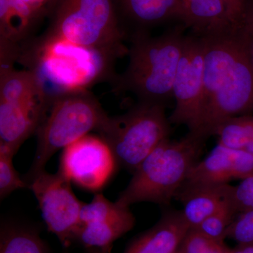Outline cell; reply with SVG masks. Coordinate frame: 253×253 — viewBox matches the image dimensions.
<instances>
[{
  "label": "cell",
  "instance_id": "obj_2",
  "mask_svg": "<svg viewBox=\"0 0 253 253\" xmlns=\"http://www.w3.org/2000/svg\"><path fill=\"white\" fill-rule=\"evenodd\" d=\"M118 59L107 51L42 33L20 47L16 63L34 73L49 99L101 83L112 84Z\"/></svg>",
  "mask_w": 253,
  "mask_h": 253
},
{
  "label": "cell",
  "instance_id": "obj_17",
  "mask_svg": "<svg viewBox=\"0 0 253 253\" xmlns=\"http://www.w3.org/2000/svg\"><path fill=\"white\" fill-rule=\"evenodd\" d=\"M183 24L191 33L201 36L232 26L223 0H181Z\"/></svg>",
  "mask_w": 253,
  "mask_h": 253
},
{
  "label": "cell",
  "instance_id": "obj_23",
  "mask_svg": "<svg viewBox=\"0 0 253 253\" xmlns=\"http://www.w3.org/2000/svg\"><path fill=\"white\" fill-rule=\"evenodd\" d=\"M225 237L238 244H253V209L236 215L228 228Z\"/></svg>",
  "mask_w": 253,
  "mask_h": 253
},
{
  "label": "cell",
  "instance_id": "obj_3",
  "mask_svg": "<svg viewBox=\"0 0 253 253\" xmlns=\"http://www.w3.org/2000/svg\"><path fill=\"white\" fill-rule=\"evenodd\" d=\"M185 25H177L160 36L140 32L129 38V62L111 84L118 94L131 93L138 101L167 106L185 38Z\"/></svg>",
  "mask_w": 253,
  "mask_h": 253
},
{
  "label": "cell",
  "instance_id": "obj_10",
  "mask_svg": "<svg viewBox=\"0 0 253 253\" xmlns=\"http://www.w3.org/2000/svg\"><path fill=\"white\" fill-rule=\"evenodd\" d=\"M118 164L101 136L86 134L63 149L59 172L81 189L99 193L109 182Z\"/></svg>",
  "mask_w": 253,
  "mask_h": 253
},
{
  "label": "cell",
  "instance_id": "obj_21",
  "mask_svg": "<svg viewBox=\"0 0 253 253\" xmlns=\"http://www.w3.org/2000/svg\"><path fill=\"white\" fill-rule=\"evenodd\" d=\"M11 154L6 149L0 148V198L3 200L16 190L29 189L30 184L20 177L14 168Z\"/></svg>",
  "mask_w": 253,
  "mask_h": 253
},
{
  "label": "cell",
  "instance_id": "obj_6",
  "mask_svg": "<svg viewBox=\"0 0 253 253\" xmlns=\"http://www.w3.org/2000/svg\"><path fill=\"white\" fill-rule=\"evenodd\" d=\"M107 113L89 90L56 95L48 100L44 117L37 129V150L25 180L29 181L44 170L46 163L59 149L97 131Z\"/></svg>",
  "mask_w": 253,
  "mask_h": 253
},
{
  "label": "cell",
  "instance_id": "obj_9",
  "mask_svg": "<svg viewBox=\"0 0 253 253\" xmlns=\"http://www.w3.org/2000/svg\"><path fill=\"white\" fill-rule=\"evenodd\" d=\"M71 182L59 171L51 174L45 169L29 181L47 229L64 247L76 241L84 204L73 193Z\"/></svg>",
  "mask_w": 253,
  "mask_h": 253
},
{
  "label": "cell",
  "instance_id": "obj_19",
  "mask_svg": "<svg viewBox=\"0 0 253 253\" xmlns=\"http://www.w3.org/2000/svg\"><path fill=\"white\" fill-rule=\"evenodd\" d=\"M213 136L219 138L218 144L253 156V114L226 120L216 128Z\"/></svg>",
  "mask_w": 253,
  "mask_h": 253
},
{
  "label": "cell",
  "instance_id": "obj_26",
  "mask_svg": "<svg viewBox=\"0 0 253 253\" xmlns=\"http://www.w3.org/2000/svg\"><path fill=\"white\" fill-rule=\"evenodd\" d=\"M227 9L228 15L233 27L239 24L248 0H223Z\"/></svg>",
  "mask_w": 253,
  "mask_h": 253
},
{
  "label": "cell",
  "instance_id": "obj_11",
  "mask_svg": "<svg viewBox=\"0 0 253 253\" xmlns=\"http://www.w3.org/2000/svg\"><path fill=\"white\" fill-rule=\"evenodd\" d=\"M80 223L76 241L86 249L111 253L113 243L134 228L135 217L129 207L96 193L90 203L83 205Z\"/></svg>",
  "mask_w": 253,
  "mask_h": 253
},
{
  "label": "cell",
  "instance_id": "obj_22",
  "mask_svg": "<svg viewBox=\"0 0 253 253\" xmlns=\"http://www.w3.org/2000/svg\"><path fill=\"white\" fill-rule=\"evenodd\" d=\"M179 253H231L224 241L205 236L197 229H190L179 248Z\"/></svg>",
  "mask_w": 253,
  "mask_h": 253
},
{
  "label": "cell",
  "instance_id": "obj_24",
  "mask_svg": "<svg viewBox=\"0 0 253 253\" xmlns=\"http://www.w3.org/2000/svg\"><path fill=\"white\" fill-rule=\"evenodd\" d=\"M231 201L238 214L253 209V175L232 186Z\"/></svg>",
  "mask_w": 253,
  "mask_h": 253
},
{
  "label": "cell",
  "instance_id": "obj_18",
  "mask_svg": "<svg viewBox=\"0 0 253 253\" xmlns=\"http://www.w3.org/2000/svg\"><path fill=\"white\" fill-rule=\"evenodd\" d=\"M0 253H49V248L36 229L3 223L0 229Z\"/></svg>",
  "mask_w": 253,
  "mask_h": 253
},
{
  "label": "cell",
  "instance_id": "obj_4",
  "mask_svg": "<svg viewBox=\"0 0 253 253\" xmlns=\"http://www.w3.org/2000/svg\"><path fill=\"white\" fill-rule=\"evenodd\" d=\"M208 138L189 131L179 140L163 141L136 168L116 202L126 207L142 202L168 206L199 162Z\"/></svg>",
  "mask_w": 253,
  "mask_h": 253
},
{
  "label": "cell",
  "instance_id": "obj_8",
  "mask_svg": "<svg viewBox=\"0 0 253 253\" xmlns=\"http://www.w3.org/2000/svg\"><path fill=\"white\" fill-rule=\"evenodd\" d=\"M172 90L175 107L169 116V122L185 126L191 132H201L204 45L201 37L194 33L186 35L184 38Z\"/></svg>",
  "mask_w": 253,
  "mask_h": 253
},
{
  "label": "cell",
  "instance_id": "obj_12",
  "mask_svg": "<svg viewBox=\"0 0 253 253\" xmlns=\"http://www.w3.org/2000/svg\"><path fill=\"white\" fill-rule=\"evenodd\" d=\"M47 108V95L43 91L0 100V148L16 154L36 133Z\"/></svg>",
  "mask_w": 253,
  "mask_h": 253
},
{
  "label": "cell",
  "instance_id": "obj_30",
  "mask_svg": "<svg viewBox=\"0 0 253 253\" xmlns=\"http://www.w3.org/2000/svg\"><path fill=\"white\" fill-rule=\"evenodd\" d=\"M94 253H103L99 252V251H96V252H95Z\"/></svg>",
  "mask_w": 253,
  "mask_h": 253
},
{
  "label": "cell",
  "instance_id": "obj_25",
  "mask_svg": "<svg viewBox=\"0 0 253 253\" xmlns=\"http://www.w3.org/2000/svg\"><path fill=\"white\" fill-rule=\"evenodd\" d=\"M31 10L40 21L44 16H49L57 0H19Z\"/></svg>",
  "mask_w": 253,
  "mask_h": 253
},
{
  "label": "cell",
  "instance_id": "obj_27",
  "mask_svg": "<svg viewBox=\"0 0 253 253\" xmlns=\"http://www.w3.org/2000/svg\"><path fill=\"white\" fill-rule=\"evenodd\" d=\"M235 28L244 33L253 32V0H248L239 24Z\"/></svg>",
  "mask_w": 253,
  "mask_h": 253
},
{
  "label": "cell",
  "instance_id": "obj_28",
  "mask_svg": "<svg viewBox=\"0 0 253 253\" xmlns=\"http://www.w3.org/2000/svg\"><path fill=\"white\" fill-rule=\"evenodd\" d=\"M231 253H253V244H238L231 249Z\"/></svg>",
  "mask_w": 253,
  "mask_h": 253
},
{
  "label": "cell",
  "instance_id": "obj_29",
  "mask_svg": "<svg viewBox=\"0 0 253 253\" xmlns=\"http://www.w3.org/2000/svg\"><path fill=\"white\" fill-rule=\"evenodd\" d=\"M249 51H250V56H251V61H252L253 65V38H251V41H250Z\"/></svg>",
  "mask_w": 253,
  "mask_h": 253
},
{
  "label": "cell",
  "instance_id": "obj_7",
  "mask_svg": "<svg viewBox=\"0 0 253 253\" xmlns=\"http://www.w3.org/2000/svg\"><path fill=\"white\" fill-rule=\"evenodd\" d=\"M166 109L165 105L138 101L123 114L108 116L97 131L118 166L133 174L158 145L169 139L171 123Z\"/></svg>",
  "mask_w": 253,
  "mask_h": 253
},
{
  "label": "cell",
  "instance_id": "obj_5",
  "mask_svg": "<svg viewBox=\"0 0 253 253\" xmlns=\"http://www.w3.org/2000/svg\"><path fill=\"white\" fill-rule=\"evenodd\" d=\"M43 34L127 56L129 46L114 0H57Z\"/></svg>",
  "mask_w": 253,
  "mask_h": 253
},
{
  "label": "cell",
  "instance_id": "obj_13",
  "mask_svg": "<svg viewBox=\"0 0 253 253\" xmlns=\"http://www.w3.org/2000/svg\"><path fill=\"white\" fill-rule=\"evenodd\" d=\"M253 175V156L217 144L191 168L182 186L219 185Z\"/></svg>",
  "mask_w": 253,
  "mask_h": 253
},
{
  "label": "cell",
  "instance_id": "obj_1",
  "mask_svg": "<svg viewBox=\"0 0 253 253\" xmlns=\"http://www.w3.org/2000/svg\"><path fill=\"white\" fill-rule=\"evenodd\" d=\"M199 36L204 45L201 132L211 137L226 120L253 114L251 38L233 26Z\"/></svg>",
  "mask_w": 253,
  "mask_h": 253
},
{
  "label": "cell",
  "instance_id": "obj_31",
  "mask_svg": "<svg viewBox=\"0 0 253 253\" xmlns=\"http://www.w3.org/2000/svg\"><path fill=\"white\" fill-rule=\"evenodd\" d=\"M178 253V252H177V253Z\"/></svg>",
  "mask_w": 253,
  "mask_h": 253
},
{
  "label": "cell",
  "instance_id": "obj_14",
  "mask_svg": "<svg viewBox=\"0 0 253 253\" xmlns=\"http://www.w3.org/2000/svg\"><path fill=\"white\" fill-rule=\"evenodd\" d=\"M181 211H168L129 243L124 253H176L190 230Z\"/></svg>",
  "mask_w": 253,
  "mask_h": 253
},
{
  "label": "cell",
  "instance_id": "obj_20",
  "mask_svg": "<svg viewBox=\"0 0 253 253\" xmlns=\"http://www.w3.org/2000/svg\"><path fill=\"white\" fill-rule=\"evenodd\" d=\"M237 214L230 199L195 229L211 239L224 241L226 231Z\"/></svg>",
  "mask_w": 253,
  "mask_h": 253
},
{
  "label": "cell",
  "instance_id": "obj_15",
  "mask_svg": "<svg viewBox=\"0 0 253 253\" xmlns=\"http://www.w3.org/2000/svg\"><path fill=\"white\" fill-rule=\"evenodd\" d=\"M114 1L118 14L121 13L134 25L128 38L134 33H150V28L153 26L169 21L178 20L182 23L184 21L181 0H114Z\"/></svg>",
  "mask_w": 253,
  "mask_h": 253
},
{
  "label": "cell",
  "instance_id": "obj_16",
  "mask_svg": "<svg viewBox=\"0 0 253 253\" xmlns=\"http://www.w3.org/2000/svg\"><path fill=\"white\" fill-rule=\"evenodd\" d=\"M230 184L182 186L175 199L182 204L183 217L190 229H196L206 218L231 199Z\"/></svg>",
  "mask_w": 253,
  "mask_h": 253
}]
</instances>
